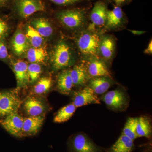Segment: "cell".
<instances>
[{
    "mask_svg": "<svg viewBox=\"0 0 152 152\" xmlns=\"http://www.w3.org/2000/svg\"><path fill=\"white\" fill-rule=\"evenodd\" d=\"M75 61L69 46L64 41L58 42L51 55V62L53 69L56 71L63 69L73 65Z\"/></svg>",
    "mask_w": 152,
    "mask_h": 152,
    "instance_id": "1",
    "label": "cell"
},
{
    "mask_svg": "<svg viewBox=\"0 0 152 152\" xmlns=\"http://www.w3.org/2000/svg\"><path fill=\"white\" fill-rule=\"evenodd\" d=\"M22 102L18 89L0 90V120L17 113Z\"/></svg>",
    "mask_w": 152,
    "mask_h": 152,
    "instance_id": "2",
    "label": "cell"
},
{
    "mask_svg": "<svg viewBox=\"0 0 152 152\" xmlns=\"http://www.w3.org/2000/svg\"><path fill=\"white\" fill-rule=\"evenodd\" d=\"M85 12L79 9L65 10L59 12L57 18L66 27L75 29L83 26L86 22Z\"/></svg>",
    "mask_w": 152,
    "mask_h": 152,
    "instance_id": "3",
    "label": "cell"
},
{
    "mask_svg": "<svg viewBox=\"0 0 152 152\" xmlns=\"http://www.w3.org/2000/svg\"><path fill=\"white\" fill-rule=\"evenodd\" d=\"M100 38L97 34L90 32L82 34L77 39L80 52L86 56H96L99 51Z\"/></svg>",
    "mask_w": 152,
    "mask_h": 152,
    "instance_id": "4",
    "label": "cell"
},
{
    "mask_svg": "<svg viewBox=\"0 0 152 152\" xmlns=\"http://www.w3.org/2000/svg\"><path fill=\"white\" fill-rule=\"evenodd\" d=\"M72 152H100V149L85 134H77L73 136L69 142Z\"/></svg>",
    "mask_w": 152,
    "mask_h": 152,
    "instance_id": "5",
    "label": "cell"
},
{
    "mask_svg": "<svg viewBox=\"0 0 152 152\" xmlns=\"http://www.w3.org/2000/svg\"><path fill=\"white\" fill-rule=\"evenodd\" d=\"M24 118L18 112L12 113L0 120V125L12 135L18 138L23 137V134Z\"/></svg>",
    "mask_w": 152,
    "mask_h": 152,
    "instance_id": "6",
    "label": "cell"
},
{
    "mask_svg": "<svg viewBox=\"0 0 152 152\" xmlns=\"http://www.w3.org/2000/svg\"><path fill=\"white\" fill-rule=\"evenodd\" d=\"M102 100L107 105L115 110H121L126 107L127 98L119 89L112 90L103 96Z\"/></svg>",
    "mask_w": 152,
    "mask_h": 152,
    "instance_id": "7",
    "label": "cell"
},
{
    "mask_svg": "<svg viewBox=\"0 0 152 152\" xmlns=\"http://www.w3.org/2000/svg\"><path fill=\"white\" fill-rule=\"evenodd\" d=\"M72 103L77 108L90 104H100V102L94 91L87 86L75 93Z\"/></svg>",
    "mask_w": 152,
    "mask_h": 152,
    "instance_id": "8",
    "label": "cell"
},
{
    "mask_svg": "<svg viewBox=\"0 0 152 152\" xmlns=\"http://www.w3.org/2000/svg\"><path fill=\"white\" fill-rule=\"evenodd\" d=\"M23 108L28 116L44 115L46 110L45 104L42 100L33 96H29L23 102Z\"/></svg>",
    "mask_w": 152,
    "mask_h": 152,
    "instance_id": "9",
    "label": "cell"
},
{
    "mask_svg": "<svg viewBox=\"0 0 152 152\" xmlns=\"http://www.w3.org/2000/svg\"><path fill=\"white\" fill-rule=\"evenodd\" d=\"M17 8L19 15L25 18L44 10L43 5L39 0H19Z\"/></svg>",
    "mask_w": 152,
    "mask_h": 152,
    "instance_id": "10",
    "label": "cell"
},
{
    "mask_svg": "<svg viewBox=\"0 0 152 152\" xmlns=\"http://www.w3.org/2000/svg\"><path fill=\"white\" fill-rule=\"evenodd\" d=\"M28 68V64L21 60L13 63L12 69L16 79L17 89L26 88L29 84Z\"/></svg>",
    "mask_w": 152,
    "mask_h": 152,
    "instance_id": "11",
    "label": "cell"
},
{
    "mask_svg": "<svg viewBox=\"0 0 152 152\" xmlns=\"http://www.w3.org/2000/svg\"><path fill=\"white\" fill-rule=\"evenodd\" d=\"M44 115L28 116L24 118L23 134V137L35 135L43 124Z\"/></svg>",
    "mask_w": 152,
    "mask_h": 152,
    "instance_id": "12",
    "label": "cell"
},
{
    "mask_svg": "<svg viewBox=\"0 0 152 152\" xmlns=\"http://www.w3.org/2000/svg\"><path fill=\"white\" fill-rule=\"evenodd\" d=\"M108 10L104 3L101 1L97 2L93 7L90 15L92 23L98 26L105 25Z\"/></svg>",
    "mask_w": 152,
    "mask_h": 152,
    "instance_id": "13",
    "label": "cell"
},
{
    "mask_svg": "<svg viewBox=\"0 0 152 152\" xmlns=\"http://www.w3.org/2000/svg\"><path fill=\"white\" fill-rule=\"evenodd\" d=\"M92 57L88 64V75L93 77L101 76L110 77V75L105 63L96 56Z\"/></svg>",
    "mask_w": 152,
    "mask_h": 152,
    "instance_id": "14",
    "label": "cell"
},
{
    "mask_svg": "<svg viewBox=\"0 0 152 152\" xmlns=\"http://www.w3.org/2000/svg\"><path fill=\"white\" fill-rule=\"evenodd\" d=\"M29 43L26 34L20 30L15 33L11 42L13 51L18 56H22L27 52Z\"/></svg>",
    "mask_w": 152,
    "mask_h": 152,
    "instance_id": "15",
    "label": "cell"
},
{
    "mask_svg": "<svg viewBox=\"0 0 152 152\" xmlns=\"http://www.w3.org/2000/svg\"><path fill=\"white\" fill-rule=\"evenodd\" d=\"M113 84L110 77L107 76L94 77L89 80L88 86L91 88L96 94L105 93Z\"/></svg>",
    "mask_w": 152,
    "mask_h": 152,
    "instance_id": "16",
    "label": "cell"
},
{
    "mask_svg": "<svg viewBox=\"0 0 152 152\" xmlns=\"http://www.w3.org/2000/svg\"><path fill=\"white\" fill-rule=\"evenodd\" d=\"M115 49V41L110 36H104L100 39L98 52L105 59H111L114 54Z\"/></svg>",
    "mask_w": 152,
    "mask_h": 152,
    "instance_id": "17",
    "label": "cell"
},
{
    "mask_svg": "<svg viewBox=\"0 0 152 152\" xmlns=\"http://www.w3.org/2000/svg\"><path fill=\"white\" fill-rule=\"evenodd\" d=\"M73 86L70 70H64L61 72L57 77V87L60 92L69 95Z\"/></svg>",
    "mask_w": 152,
    "mask_h": 152,
    "instance_id": "18",
    "label": "cell"
},
{
    "mask_svg": "<svg viewBox=\"0 0 152 152\" xmlns=\"http://www.w3.org/2000/svg\"><path fill=\"white\" fill-rule=\"evenodd\" d=\"M70 75L74 86H84L88 81L89 77L86 69L83 64L74 66L70 70Z\"/></svg>",
    "mask_w": 152,
    "mask_h": 152,
    "instance_id": "19",
    "label": "cell"
},
{
    "mask_svg": "<svg viewBox=\"0 0 152 152\" xmlns=\"http://www.w3.org/2000/svg\"><path fill=\"white\" fill-rule=\"evenodd\" d=\"M124 12L121 7L115 6L112 10H108L106 26L108 28L118 27L122 23Z\"/></svg>",
    "mask_w": 152,
    "mask_h": 152,
    "instance_id": "20",
    "label": "cell"
},
{
    "mask_svg": "<svg viewBox=\"0 0 152 152\" xmlns=\"http://www.w3.org/2000/svg\"><path fill=\"white\" fill-rule=\"evenodd\" d=\"M31 26L43 37H48L53 34V29L48 21L44 18H37L31 22Z\"/></svg>",
    "mask_w": 152,
    "mask_h": 152,
    "instance_id": "21",
    "label": "cell"
},
{
    "mask_svg": "<svg viewBox=\"0 0 152 152\" xmlns=\"http://www.w3.org/2000/svg\"><path fill=\"white\" fill-rule=\"evenodd\" d=\"M134 148V141L122 134L111 150L113 152H132Z\"/></svg>",
    "mask_w": 152,
    "mask_h": 152,
    "instance_id": "22",
    "label": "cell"
},
{
    "mask_svg": "<svg viewBox=\"0 0 152 152\" xmlns=\"http://www.w3.org/2000/svg\"><path fill=\"white\" fill-rule=\"evenodd\" d=\"M137 134L138 137H145L150 139L151 137L152 127L151 121L146 117L138 118L137 125Z\"/></svg>",
    "mask_w": 152,
    "mask_h": 152,
    "instance_id": "23",
    "label": "cell"
},
{
    "mask_svg": "<svg viewBox=\"0 0 152 152\" xmlns=\"http://www.w3.org/2000/svg\"><path fill=\"white\" fill-rule=\"evenodd\" d=\"M77 107L72 103L65 106L58 111L54 118V122L61 123L66 121L72 116Z\"/></svg>",
    "mask_w": 152,
    "mask_h": 152,
    "instance_id": "24",
    "label": "cell"
},
{
    "mask_svg": "<svg viewBox=\"0 0 152 152\" xmlns=\"http://www.w3.org/2000/svg\"><path fill=\"white\" fill-rule=\"evenodd\" d=\"M47 53L45 50L42 48H31L26 52V57L31 63L43 62L46 59Z\"/></svg>",
    "mask_w": 152,
    "mask_h": 152,
    "instance_id": "25",
    "label": "cell"
},
{
    "mask_svg": "<svg viewBox=\"0 0 152 152\" xmlns=\"http://www.w3.org/2000/svg\"><path fill=\"white\" fill-rule=\"evenodd\" d=\"M26 37L29 43L33 48H41L44 39L31 26H28L26 31Z\"/></svg>",
    "mask_w": 152,
    "mask_h": 152,
    "instance_id": "26",
    "label": "cell"
},
{
    "mask_svg": "<svg viewBox=\"0 0 152 152\" xmlns=\"http://www.w3.org/2000/svg\"><path fill=\"white\" fill-rule=\"evenodd\" d=\"M52 86L53 80L51 77H43L40 79L34 86L33 92L37 95L43 94L48 91Z\"/></svg>",
    "mask_w": 152,
    "mask_h": 152,
    "instance_id": "27",
    "label": "cell"
},
{
    "mask_svg": "<svg viewBox=\"0 0 152 152\" xmlns=\"http://www.w3.org/2000/svg\"><path fill=\"white\" fill-rule=\"evenodd\" d=\"M137 121L138 118H129L123 129L122 134L133 141L138 138L136 131Z\"/></svg>",
    "mask_w": 152,
    "mask_h": 152,
    "instance_id": "28",
    "label": "cell"
},
{
    "mask_svg": "<svg viewBox=\"0 0 152 152\" xmlns=\"http://www.w3.org/2000/svg\"><path fill=\"white\" fill-rule=\"evenodd\" d=\"M28 75L29 84H32L39 78L42 72V68L39 64L31 63L28 65Z\"/></svg>",
    "mask_w": 152,
    "mask_h": 152,
    "instance_id": "29",
    "label": "cell"
},
{
    "mask_svg": "<svg viewBox=\"0 0 152 152\" xmlns=\"http://www.w3.org/2000/svg\"><path fill=\"white\" fill-rule=\"evenodd\" d=\"M10 27L5 19L0 17V40L5 39L8 34Z\"/></svg>",
    "mask_w": 152,
    "mask_h": 152,
    "instance_id": "30",
    "label": "cell"
},
{
    "mask_svg": "<svg viewBox=\"0 0 152 152\" xmlns=\"http://www.w3.org/2000/svg\"><path fill=\"white\" fill-rule=\"evenodd\" d=\"M8 50L5 39L0 40V60L6 61L8 57Z\"/></svg>",
    "mask_w": 152,
    "mask_h": 152,
    "instance_id": "31",
    "label": "cell"
},
{
    "mask_svg": "<svg viewBox=\"0 0 152 152\" xmlns=\"http://www.w3.org/2000/svg\"><path fill=\"white\" fill-rule=\"evenodd\" d=\"M51 2L60 6H67L74 4L80 1L81 0H49Z\"/></svg>",
    "mask_w": 152,
    "mask_h": 152,
    "instance_id": "32",
    "label": "cell"
},
{
    "mask_svg": "<svg viewBox=\"0 0 152 152\" xmlns=\"http://www.w3.org/2000/svg\"><path fill=\"white\" fill-rule=\"evenodd\" d=\"M144 53L146 54H152V41H150L148 47L144 51Z\"/></svg>",
    "mask_w": 152,
    "mask_h": 152,
    "instance_id": "33",
    "label": "cell"
},
{
    "mask_svg": "<svg viewBox=\"0 0 152 152\" xmlns=\"http://www.w3.org/2000/svg\"><path fill=\"white\" fill-rule=\"evenodd\" d=\"M113 1L116 6L120 7L127 3L129 0H113Z\"/></svg>",
    "mask_w": 152,
    "mask_h": 152,
    "instance_id": "34",
    "label": "cell"
},
{
    "mask_svg": "<svg viewBox=\"0 0 152 152\" xmlns=\"http://www.w3.org/2000/svg\"><path fill=\"white\" fill-rule=\"evenodd\" d=\"M9 1V0H0V8L4 7Z\"/></svg>",
    "mask_w": 152,
    "mask_h": 152,
    "instance_id": "35",
    "label": "cell"
},
{
    "mask_svg": "<svg viewBox=\"0 0 152 152\" xmlns=\"http://www.w3.org/2000/svg\"><path fill=\"white\" fill-rule=\"evenodd\" d=\"M132 32L133 33H134V34L137 35H140L141 34H143V33H144V32L141 31H132Z\"/></svg>",
    "mask_w": 152,
    "mask_h": 152,
    "instance_id": "36",
    "label": "cell"
},
{
    "mask_svg": "<svg viewBox=\"0 0 152 152\" xmlns=\"http://www.w3.org/2000/svg\"><path fill=\"white\" fill-rule=\"evenodd\" d=\"M113 152V151H111V150H110V151H109L108 152Z\"/></svg>",
    "mask_w": 152,
    "mask_h": 152,
    "instance_id": "37",
    "label": "cell"
},
{
    "mask_svg": "<svg viewBox=\"0 0 152 152\" xmlns=\"http://www.w3.org/2000/svg\"><path fill=\"white\" fill-rule=\"evenodd\" d=\"M151 152V151H149V152Z\"/></svg>",
    "mask_w": 152,
    "mask_h": 152,
    "instance_id": "38",
    "label": "cell"
},
{
    "mask_svg": "<svg viewBox=\"0 0 152 152\" xmlns=\"http://www.w3.org/2000/svg\"><path fill=\"white\" fill-rule=\"evenodd\" d=\"M39 1H40V0H39Z\"/></svg>",
    "mask_w": 152,
    "mask_h": 152,
    "instance_id": "39",
    "label": "cell"
}]
</instances>
